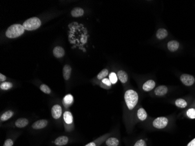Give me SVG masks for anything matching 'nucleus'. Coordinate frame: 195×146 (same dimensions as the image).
I'll return each mask as SVG.
<instances>
[{"label": "nucleus", "instance_id": "obj_1", "mask_svg": "<svg viewBox=\"0 0 195 146\" xmlns=\"http://www.w3.org/2000/svg\"><path fill=\"white\" fill-rule=\"evenodd\" d=\"M124 98L128 111L133 110L139 102V97L138 93L133 90L129 89L125 92Z\"/></svg>", "mask_w": 195, "mask_h": 146}, {"label": "nucleus", "instance_id": "obj_2", "mask_svg": "<svg viewBox=\"0 0 195 146\" xmlns=\"http://www.w3.org/2000/svg\"><path fill=\"white\" fill-rule=\"evenodd\" d=\"M24 27L20 24H13L11 25L6 31V35L10 39L17 38L21 36L24 33Z\"/></svg>", "mask_w": 195, "mask_h": 146}, {"label": "nucleus", "instance_id": "obj_3", "mask_svg": "<svg viewBox=\"0 0 195 146\" xmlns=\"http://www.w3.org/2000/svg\"><path fill=\"white\" fill-rule=\"evenodd\" d=\"M42 24L40 19L37 17H33L26 20L23 24V26L26 31H34L38 29Z\"/></svg>", "mask_w": 195, "mask_h": 146}, {"label": "nucleus", "instance_id": "obj_4", "mask_svg": "<svg viewBox=\"0 0 195 146\" xmlns=\"http://www.w3.org/2000/svg\"><path fill=\"white\" fill-rule=\"evenodd\" d=\"M63 119L64 122V128L66 130L70 132L74 130V119L72 113L66 110L63 113Z\"/></svg>", "mask_w": 195, "mask_h": 146}, {"label": "nucleus", "instance_id": "obj_5", "mask_svg": "<svg viewBox=\"0 0 195 146\" xmlns=\"http://www.w3.org/2000/svg\"><path fill=\"white\" fill-rule=\"evenodd\" d=\"M169 124V119L167 117L161 116L154 119L152 122V127L158 130H162L166 128Z\"/></svg>", "mask_w": 195, "mask_h": 146}, {"label": "nucleus", "instance_id": "obj_6", "mask_svg": "<svg viewBox=\"0 0 195 146\" xmlns=\"http://www.w3.org/2000/svg\"><path fill=\"white\" fill-rule=\"evenodd\" d=\"M180 79L184 85L188 86L193 85L195 82L194 77L188 74H182L180 77Z\"/></svg>", "mask_w": 195, "mask_h": 146}, {"label": "nucleus", "instance_id": "obj_7", "mask_svg": "<svg viewBox=\"0 0 195 146\" xmlns=\"http://www.w3.org/2000/svg\"><path fill=\"white\" fill-rule=\"evenodd\" d=\"M110 133L104 134L103 136L98 137L97 139L88 143L85 146H100L101 144H102L104 142H105V141L109 137H110Z\"/></svg>", "mask_w": 195, "mask_h": 146}, {"label": "nucleus", "instance_id": "obj_8", "mask_svg": "<svg viewBox=\"0 0 195 146\" xmlns=\"http://www.w3.org/2000/svg\"><path fill=\"white\" fill-rule=\"evenodd\" d=\"M63 110L61 106L59 104H55L52 108V115L55 119H59L61 117Z\"/></svg>", "mask_w": 195, "mask_h": 146}, {"label": "nucleus", "instance_id": "obj_9", "mask_svg": "<svg viewBox=\"0 0 195 146\" xmlns=\"http://www.w3.org/2000/svg\"><path fill=\"white\" fill-rule=\"evenodd\" d=\"M168 92V88L165 85H159L157 86L154 91L155 95L159 97H162L165 96Z\"/></svg>", "mask_w": 195, "mask_h": 146}, {"label": "nucleus", "instance_id": "obj_10", "mask_svg": "<svg viewBox=\"0 0 195 146\" xmlns=\"http://www.w3.org/2000/svg\"><path fill=\"white\" fill-rule=\"evenodd\" d=\"M48 125V121L46 119L39 120L34 122L32 126V128L35 130H40L46 128Z\"/></svg>", "mask_w": 195, "mask_h": 146}, {"label": "nucleus", "instance_id": "obj_11", "mask_svg": "<svg viewBox=\"0 0 195 146\" xmlns=\"http://www.w3.org/2000/svg\"><path fill=\"white\" fill-rule=\"evenodd\" d=\"M155 82L152 79H149L143 84V85L142 86V88L144 91L150 92L152 91V90L155 88Z\"/></svg>", "mask_w": 195, "mask_h": 146}, {"label": "nucleus", "instance_id": "obj_12", "mask_svg": "<svg viewBox=\"0 0 195 146\" xmlns=\"http://www.w3.org/2000/svg\"><path fill=\"white\" fill-rule=\"evenodd\" d=\"M69 138L66 136H61L58 137L54 141L55 145L57 146H66L68 143Z\"/></svg>", "mask_w": 195, "mask_h": 146}, {"label": "nucleus", "instance_id": "obj_13", "mask_svg": "<svg viewBox=\"0 0 195 146\" xmlns=\"http://www.w3.org/2000/svg\"><path fill=\"white\" fill-rule=\"evenodd\" d=\"M136 116H137V119L142 122L146 121L148 117V115L146 110L142 107L139 108L138 110H137Z\"/></svg>", "mask_w": 195, "mask_h": 146}, {"label": "nucleus", "instance_id": "obj_14", "mask_svg": "<svg viewBox=\"0 0 195 146\" xmlns=\"http://www.w3.org/2000/svg\"><path fill=\"white\" fill-rule=\"evenodd\" d=\"M74 102V98L71 94H67L63 98V103L66 108L70 107Z\"/></svg>", "mask_w": 195, "mask_h": 146}, {"label": "nucleus", "instance_id": "obj_15", "mask_svg": "<svg viewBox=\"0 0 195 146\" xmlns=\"http://www.w3.org/2000/svg\"><path fill=\"white\" fill-rule=\"evenodd\" d=\"M105 143L107 146H119L120 144V140L117 137H110L105 141Z\"/></svg>", "mask_w": 195, "mask_h": 146}, {"label": "nucleus", "instance_id": "obj_16", "mask_svg": "<svg viewBox=\"0 0 195 146\" xmlns=\"http://www.w3.org/2000/svg\"><path fill=\"white\" fill-rule=\"evenodd\" d=\"M117 76L118 79H119L123 84L126 83L128 81V75L124 71H119L117 74Z\"/></svg>", "mask_w": 195, "mask_h": 146}, {"label": "nucleus", "instance_id": "obj_17", "mask_svg": "<svg viewBox=\"0 0 195 146\" xmlns=\"http://www.w3.org/2000/svg\"><path fill=\"white\" fill-rule=\"evenodd\" d=\"M53 55L57 58H61L65 55V51L61 46H56L55 47L53 51Z\"/></svg>", "mask_w": 195, "mask_h": 146}, {"label": "nucleus", "instance_id": "obj_18", "mask_svg": "<svg viewBox=\"0 0 195 146\" xmlns=\"http://www.w3.org/2000/svg\"><path fill=\"white\" fill-rule=\"evenodd\" d=\"M29 124V121L26 118H19L16 121L15 125L18 128H24Z\"/></svg>", "mask_w": 195, "mask_h": 146}, {"label": "nucleus", "instance_id": "obj_19", "mask_svg": "<svg viewBox=\"0 0 195 146\" xmlns=\"http://www.w3.org/2000/svg\"><path fill=\"white\" fill-rule=\"evenodd\" d=\"M71 74V67L70 66L66 64L65 65L63 69V77L66 80L70 79Z\"/></svg>", "mask_w": 195, "mask_h": 146}, {"label": "nucleus", "instance_id": "obj_20", "mask_svg": "<svg viewBox=\"0 0 195 146\" xmlns=\"http://www.w3.org/2000/svg\"><path fill=\"white\" fill-rule=\"evenodd\" d=\"M179 43L176 40H171L167 44L168 49L172 52L177 51L179 48Z\"/></svg>", "mask_w": 195, "mask_h": 146}, {"label": "nucleus", "instance_id": "obj_21", "mask_svg": "<svg viewBox=\"0 0 195 146\" xmlns=\"http://www.w3.org/2000/svg\"><path fill=\"white\" fill-rule=\"evenodd\" d=\"M13 114H14V113L12 110H7L1 115L0 120L1 122L6 121L9 120L10 119H11L13 116Z\"/></svg>", "mask_w": 195, "mask_h": 146}, {"label": "nucleus", "instance_id": "obj_22", "mask_svg": "<svg viewBox=\"0 0 195 146\" xmlns=\"http://www.w3.org/2000/svg\"><path fill=\"white\" fill-rule=\"evenodd\" d=\"M84 13V11L83 9L79 8V7H76L74 8L73 10L71 11V15L75 17V18H78L82 17Z\"/></svg>", "mask_w": 195, "mask_h": 146}, {"label": "nucleus", "instance_id": "obj_23", "mask_svg": "<svg viewBox=\"0 0 195 146\" xmlns=\"http://www.w3.org/2000/svg\"><path fill=\"white\" fill-rule=\"evenodd\" d=\"M175 105L179 108H185L188 106V102L184 99L179 98L175 100Z\"/></svg>", "mask_w": 195, "mask_h": 146}, {"label": "nucleus", "instance_id": "obj_24", "mask_svg": "<svg viewBox=\"0 0 195 146\" xmlns=\"http://www.w3.org/2000/svg\"><path fill=\"white\" fill-rule=\"evenodd\" d=\"M167 36H168V32L165 29L160 28L158 31H157L156 36L159 40L164 39Z\"/></svg>", "mask_w": 195, "mask_h": 146}, {"label": "nucleus", "instance_id": "obj_25", "mask_svg": "<svg viewBox=\"0 0 195 146\" xmlns=\"http://www.w3.org/2000/svg\"><path fill=\"white\" fill-rule=\"evenodd\" d=\"M112 83L109 79L105 78L102 80V83L100 84V86L105 89H109L112 86Z\"/></svg>", "mask_w": 195, "mask_h": 146}, {"label": "nucleus", "instance_id": "obj_26", "mask_svg": "<svg viewBox=\"0 0 195 146\" xmlns=\"http://www.w3.org/2000/svg\"><path fill=\"white\" fill-rule=\"evenodd\" d=\"M12 87H13V84L11 82H8V81L4 82V83H1V84H0L1 90H4V91L8 90L12 88Z\"/></svg>", "mask_w": 195, "mask_h": 146}, {"label": "nucleus", "instance_id": "obj_27", "mask_svg": "<svg viewBox=\"0 0 195 146\" xmlns=\"http://www.w3.org/2000/svg\"><path fill=\"white\" fill-rule=\"evenodd\" d=\"M186 115L188 117L191 119H195V108H189L187 110L186 112Z\"/></svg>", "mask_w": 195, "mask_h": 146}, {"label": "nucleus", "instance_id": "obj_28", "mask_svg": "<svg viewBox=\"0 0 195 146\" xmlns=\"http://www.w3.org/2000/svg\"><path fill=\"white\" fill-rule=\"evenodd\" d=\"M108 73L109 72H108V70L107 69L105 68V69L102 70L100 73L98 74V79H99V80H101V79L102 80L105 78V77H106L108 75Z\"/></svg>", "mask_w": 195, "mask_h": 146}, {"label": "nucleus", "instance_id": "obj_29", "mask_svg": "<svg viewBox=\"0 0 195 146\" xmlns=\"http://www.w3.org/2000/svg\"><path fill=\"white\" fill-rule=\"evenodd\" d=\"M40 90L46 94H50L51 93V90L49 86L46 84H42L40 86Z\"/></svg>", "mask_w": 195, "mask_h": 146}, {"label": "nucleus", "instance_id": "obj_30", "mask_svg": "<svg viewBox=\"0 0 195 146\" xmlns=\"http://www.w3.org/2000/svg\"><path fill=\"white\" fill-rule=\"evenodd\" d=\"M109 79L112 84H115L117 82V76L116 75V74L115 73H111L109 75Z\"/></svg>", "mask_w": 195, "mask_h": 146}, {"label": "nucleus", "instance_id": "obj_31", "mask_svg": "<svg viewBox=\"0 0 195 146\" xmlns=\"http://www.w3.org/2000/svg\"><path fill=\"white\" fill-rule=\"evenodd\" d=\"M133 146H147L146 141L144 139H139L137 140Z\"/></svg>", "mask_w": 195, "mask_h": 146}, {"label": "nucleus", "instance_id": "obj_32", "mask_svg": "<svg viewBox=\"0 0 195 146\" xmlns=\"http://www.w3.org/2000/svg\"><path fill=\"white\" fill-rule=\"evenodd\" d=\"M13 144H14V141L12 139H7L4 144L3 146H13Z\"/></svg>", "mask_w": 195, "mask_h": 146}, {"label": "nucleus", "instance_id": "obj_33", "mask_svg": "<svg viewBox=\"0 0 195 146\" xmlns=\"http://www.w3.org/2000/svg\"><path fill=\"white\" fill-rule=\"evenodd\" d=\"M6 79V75H3L2 74H0V82L2 83H4L5 82V81Z\"/></svg>", "mask_w": 195, "mask_h": 146}, {"label": "nucleus", "instance_id": "obj_34", "mask_svg": "<svg viewBox=\"0 0 195 146\" xmlns=\"http://www.w3.org/2000/svg\"><path fill=\"white\" fill-rule=\"evenodd\" d=\"M186 146H195V138L191 140Z\"/></svg>", "mask_w": 195, "mask_h": 146}]
</instances>
